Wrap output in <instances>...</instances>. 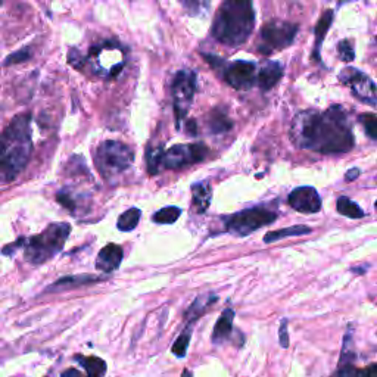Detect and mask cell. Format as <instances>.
Masks as SVG:
<instances>
[{"mask_svg":"<svg viewBox=\"0 0 377 377\" xmlns=\"http://www.w3.org/2000/svg\"><path fill=\"white\" fill-rule=\"evenodd\" d=\"M162 155H164V149L162 146H157V147H149L147 154H146V162H147V170L150 174H157L158 173V167L162 161Z\"/></svg>","mask_w":377,"mask_h":377,"instance_id":"28","label":"cell"},{"mask_svg":"<svg viewBox=\"0 0 377 377\" xmlns=\"http://www.w3.org/2000/svg\"><path fill=\"white\" fill-rule=\"evenodd\" d=\"M71 233V225L67 223H53L37 236L22 239L24 256L32 264H44L62 251Z\"/></svg>","mask_w":377,"mask_h":377,"instance_id":"4","label":"cell"},{"mask_svg":"<svg viewBox=\"0 0 377 377\" xmlns=\"http://www.w3.org/2000/svg\"><path fill=\"white\" fill-rule=\"evenodd\" d=\"M190 338H192V327L187 326L182 333H180V336L176 339V342L173 343V348H171V352L177 357V358H185L186 354H187V348H189V343H190Z\"/></svg>","mask_w":377,"mask_h":377,"instance_id":"26","label":"cell"},{"mask_svg":"<svg viewBox=\"0 0 377 377\" xmlns=\"http://www.w3.org/2000/svg\"><path fill=\"white\" fill-rule=\"evenodd\" d=\"M255 24L252 0H223L211 33L227 46L244 44Z\"/></svg>","mask_w":377,"mask_h":377,"instance_id":"3","label":"cell"},{"mask_svg":"<svg viewBox=\"0 0 377 377\" xmlns=\"http://www.w3.org/2000/svg\"><path fill=\"white\" fill-rule=\"evenodd\" d=\"M339 80L345 86H348L352 93L366 103H369L370 107H376V100H377V93H376V84L374 81L366 75L364 72H361L357 68L352 67H346L342 70L339 74Z\"/></svg>","mask_w":377,"mask_h":377,"instance_id":"10","label":"cell"},{"mask_svg":"<svg viewBox=\"0 0 377 377\" xmlns=\"http://www.w3.org/2000/svg\"><path fill=\"white\" fill-rule=\"evenodd\" d=\"M292 142L324 155L350 152L354 147V134L345 111L331 107L324 112H299L291 127Z\"/></svg>","mask_w":377,"mask_h":377,"instance_id":"1","label":"cell"},{"mask_svg":"<svg viewBox=\"0 0 377 377\" xmlns=\"http://www.w3.org/2000/svg\"><path fill=\"white\" fill-rule=\"evenodd\" d=\"M256 67L253 62L236 61L224 68V80L233 88L246 90L255 84Z\"/></svg>","mask_w":377,"mask_h":377,"instance_id":"11","label":"cell"},{"mask_svg":"<svg viewBox=\"0 0 377 377\" xmlns=\"http://www.w3.org/2000/svg\"><path fill=\"white\" fill-rule=\"evenodd\" d=\"M289 205L303 214H315L322 209V198L319 192L311 186H300L291 192Z\"/></svg>","mask_w":377,"mask_h":377,"instance_id":"12","label":"cell"},{"mask_svg":"<svg viewBox=\"0 0 377 377\" xmlns=\"http://www.w3.org/2000/svg\"><path fill=\"white\" fill-rule=\"evenodd\" d=\"M32 117L22 114L15 117L0 135V185L13 182L32 157Z\"/></svg>","mask_w":377,"mask_h":377,"instance_id":"2","label":"cell"},{"mask_svg":"<svg viewBox=\"0 0 377 377\" xmlns=\"http://www.w3.org/2000/svg\"><path fill=\"white\" fill-rule=\"evenodd\" d=\"M338 213L348 217V218H363L366 216V213L363 209H361L355 202H352L350 198H346V196H340L338 199Z\"/></svg>","mask_w":377,"mask_h":377,"instance_id":"25","label":"cell"},{"mask_svg":"<svg viewBox=\"0 0 377 377\" xmlns=\"http://www.w3.org/2000/svg\"><path fill=\"white\" fill-rule=\"evenodd\" d=\"M134 161L133 149L121 142L107 140L103 142L95 154L96 167L105 178H114L115 176L127 171Z\"/></svg>","mask_w":377,"mask_h":377,"instance_id":"5","label":"cell"},{"mask_svg":"<svg viewBox=\"0 0 377 377\" xmlns=\"http://www.w3.org/2000/svg\"><path fill=\"white\" fill-rule=\"evenodd\" d=\"M187 131H190V134H196V124H194V119H190V121L187 123Z\"/></svg>","mask_w":377,"mask_h":377,"instance_id":"36","label":"cell"},{"mask_svg":"<svg viewBox=\"0 0 377 377\" xmlns=\"http://www.w3.org/2000/svg\"><path fill=\"white\" fill-rule=\"evenodd\" d=\"M311 233V229L307 227V225H293V227H288V229H282V230H276V232H268L264 236V242L265 244H273L277 242V240L286 239V237H296V236H304Z\"/></svg>","mask_w":377,"mask_h":377,"instance_id":"23","label":"cell"},{"mask_svg":"<svg viewBox=\"0 0 377 377\" xmlns=\"http://www.w3.org/2000/svg\"><path fill=\"white\" fill-rule=\"evenodd\" d=\"M75 361L83 366L86 370L87 377H105L108 371V366L105 361L99 357H83L77 355L75 357Z\"/></svg>","mask_w":377,"mask_h":377,"instance_id":"18","label":"cell"},{"mask_svg":"<svg viewBox=\"0 0 377 377\" xmlns=\"http://www.w3.org/2000/svg\"><path fill=\"white\" fill-rule=\"evenodd\" d=\"M338 52H339V58L342 59L343 62L350 64L355 59V52H354V46L350 40H342L338 44Z\"/></svg>","mask_w":377,"mask_h":377,"instance_id":"30","label":"cell"},{"mask_svg":"<svg viewBox=\"0 0 377 377\" xmlns=\"http://www.w3.org/2000/svg\"><path fill=\"white\" fill-rule=\"evenodd\" d=\"M208 149L204 143L193 145H176L164 152L161 164L167 170H180L187 165L201 162L206 158Z\"/></svg>","mask_w":377,"mask_h":377,"instance_id":"9","label":"cell"},{"mask_svg":"<svg viewBox=\"0 0 377 377\" xmlns=\"http://www.w3.org/2000/svg\"><path fill=\"white\" fill-rule=\"evenodd\" d=\"M208 128L211 133H214V134H223V133H227L233 128V121L229 118L227 112L217 108L209 114Z\"/></svg>","mask_w":377,"mask_h":377,"instance_id":"19","label":"cell"},{"mask_svg":"<svg viewBox=\"0 0 377 377\" xmlns=\"http://www.w3.org/2000/svg\"><path fill=\"white\" fill-rule=\"evenodd\" d=\"M192 194L194 211L198 214H204L211 204V199H213V189H211L209 183L199 182L192 186Z\"/></svg>","mask_w":377,"mask_h":377,"instance_id":"16","label":"cell"},{"mask_svg":"<svg viewBox=\"0 0 377 377\" xmlns=\"http://www.w3.org/2000/svg\"><path fill=\"white\" fill-rule=\"evenodd\" d=\"M61 377H84V376L77 369H68L61 374Z\"/></svg>","mask_w":377,"mask_h":377,"instance_id":"34","label":"cell"},{"mask_svg":"<svg viewBox=\"0 0 377 377\" xmlns=\"http://www.w3.org/2000/svg\"><path fill=\"white\" fill-rule=\"evenodd\" d=\"M358 176H359V170L358 168H352V170H350L348 173H346L345 180H346V182H352V180H355Z\"/></svg>","mask_w":377,"mask_h":377,"instance_id":"35","label":"cell"},{"mask_svg":"<svg viewBox=\"0 0 377 377\" xmlns=\"http://www.w3.org/2000/svg\"><path fill=\"white\" fill-rule=\"evenodd\" d=\"M217 296L214 293H208V295H201L193 300V304L189 307L187 312H186V322L187 323H193L199 319L201 315H204L208 308L211 307L213 303H217Z\"/></svg>","mask_w":377,"mask_h":377,"instance_id":"17","label":"cell"},{"mask_svg":"<svg viewBox=\"0 0 377 377\" xmlns=\"http://www.w3.org/2000/svg\"><path fill=\"white\" fill-rule=\"evenodd\" d=\"M95 282H103V277L90 276V275H84V276H68V277L59 279L58 282H55L52 288H49L48 291L51 292V291H59V289L79 288V286H83V284H93Z\"/></svg>","mask_w":377,"mask_h":377,"instance_id":"20","label":"cell"},{"mask_svg":"<svg viewBox=\"0 0 377 377\" xmlns=\"http://www.w3.org/2000/svg\"><path fill=\"white\" fill-rule=\"evenodd\" d=\"M68 62L74 67V68H77V70H81L84 67V62H86V59L80 55L79 51H75V49H71L70 53H68Z\"/></svg>","mask_w":377,"mask_h":377,"instance_id":"31","label":"cell"},{"mask_svg":"<svg viewBox=\"0 0 377 377\" xmlns=\"http://www.w3.org/2000/svg\"><path fill=\"white\" fill-rule=\"evenodd\" d=\"M182 377H193V373L189 371V370H185L183 374H182Z\"/></svg>","mask_w":377,"mask_h":377,"instance_id":"37","label":"cell"},{"mask_svg":"<svg viewBox=\"0 0 377 377\" xmlns=\"http://www.w3.org/2000/svg\"><path fill=\"white\" fill-rule=\"evenodd\" d=\"M196 92V74L193 71L177 72L173 81V99L177 128L182 127V123L190 110V105Z\"/></svg>","mask_w":377,"mask_h":377,"instance_id":"7","label":"cell"},{"mask_svg":"<svg viewBox=\"0 0 377 377\" xmlns=\"http://www.w3.org/2000/svg\"><path fill=\"white\" fill-rule=\"evenodd\" d=\"M140 218H142V211L139 208H130L124 214L119 216L117 221V227L121 232H131L138 227Z\"/></svg>","mask_w":377,"mask_h":377,"instance_id":"24","label":"cell"},{"mask_svg":"<svg viewBox=\"0 0 377 377\" xmlns=\"http://www.w3.org/2000/svg\"><path fill=\"white\" fill-rule=\"evenodd\" d=\"M283 71L284 70H283V65L280 62H273V61L264 62L261 65L258 74H256L255 81L261 90L267 92V90L273 88L275 86L279 84V81L283 77Z\"/></svg>","mask_w":377,"mask_h":377,"instance_id":"14","label":"cell"},{"mask_svg":"<svg viewBox=\"0 0 377 377\" xmlns=\"http://www.w3.org/2000/svg\"><path fill=\"white\" fill-rule=\"evenodd\" d=\"M180 216H182V209L177 206H165L162 209H159L158 213L154 214L152 220L157 224H174Z\"/></svg>","mask_w":377,"mask_h":377,"instance_id":"27","label":"cell"},{"mask_svg":"<svg viewBox=\"0 0 377 377\" xmlns=\"http://www.w3.org/2000/svg\"><path fill=\"white\" fill-rule=\"evenodd\" d=\"M338 377H377V364H370L364 369H358L350 363H340Z\"/></svg>","mask_w":377,"mask_h":377,"instance_id":"22","label":"cell"},{"mask_svg":"<svg viewBox=\"0 0 377 377\" xmlns=\"http://www.w3.org/2000/svg\"><path fill=\"white\" fill-rule=\"evenodd\" d=\"M359 123L364 126L366 133L373 140L377 139V118L374 114H366L359 117Z\"/></svg>","mask_w":377,"mask_h":377,"instance_id":"29","label":"cell"},{"mask_svg":"<svg viewBox=\"0 0 377 377\" xmlns=\"http://www.w3.org/2000/svg\"><path fill=\"white\" fill-rule=\"evenodd\" d=\"M233 322H234V311L232 308L224 310L214 326V331H213V336H211V340H213L216 345H220L225 339H229L233 331Z\"/></svg>","mask_w":377,"mask_h":377,"instance_id":"15","label":"cell"},{"mask_svg":"<svg viewBox=\"0 0 377 377\" xmlns=\"http://www.w3.org/2000/svg\"><path fill=\"white\" fill-rule=\"evenodd\" d=\"M123 258H124L123 248L115 244H110L107 246H103L98 253L96 268L105 275H111L121 265Z\"/></svg>","mask_w":377,"mask_h":377,"instance_id":"13","label":"cell"},{"mask_svg":"<svg viewBox=\"0 0 377 377\" xmlns=\"http://www.w3.org/2000/svg\"><path fill=\"white\" fill-rule=\"evenodd\" d=\"M276 218H277V214L275 213V211L263 208V206H255V208L240 211V213H236L225 218V230L234 236L245 237L253 233L255 230L275 223Z\"/></svg>","mask_w":377,"mask_h":377,"instance_id":"6","label":"cell"},{"mask_svg":"<svg viewBox=\"0 0 377 377\" xmlns=\"http://www.w3.org/2000/svg\"><path fill=\"white\" fill-rule=\"evenodd\" d=\"M279 340L282 348H288L289 346V336H288V320H283L279 330Z\"/></svg>","mask_w":377,"mask_h":377,"instance_id":"32","label":"cell"},{"mask_svg":"<svg viewBox=\"0 0 377 377\" xmlns=\"http://www.w3.org/2000/svg\"><path fill=\"white\" fill-rule=\"evenodd\" d=\"M331 22H333V12L331 11H326L323 13L322 20L319 21V24H317L315 27V48H314V56L319 58V62H320V49H322V44H323V40L329 32V28L331 25Z\"/></svg>","mask_w":377,"mask_h":377,"instance_id":"21","label":"cell"},{"mask_svg":"<svg viewBox=\"0 0 377 377\" xmlns=\"http://www.w3.org/2000/svg\"><path fill=\"white\" fill-rule=\"evenodd\" d=\"M29 58V53H28V49H24V51H20L17 53H13L9 59H8V64H12V62H22L25 61V59Z\"/></svg>","mask_w":377,"mask_h":377,"instance_id":"33","label":"cell"},{"mask_svg":"<svg viewBox=\"0 0 377 377\" xmlns=\"http://www.w3.org/2000/svg\"><path fill=\"white\" fill-rule=\"evenodd\" d=\"M298 33V25L286 21H271L263 27V44L260 51L270 55L273 51H282L291 46Z\"/></svg>","mask_w":377,"mask_h":377,"instance_id":"8","label":"cell"}]
</instances>
